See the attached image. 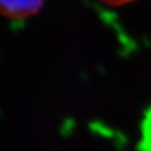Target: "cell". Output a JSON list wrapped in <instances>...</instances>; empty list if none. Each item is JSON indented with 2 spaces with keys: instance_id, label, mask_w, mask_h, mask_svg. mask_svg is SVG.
<instances>
[{
  "instance_id": "cell-1",
  "label": "cell",
  "mask_w": 151,
  "mask_h": 151,
  "mask_svg": "<svg viewBox=\"0 0 151 151\" xmlns=\"http://www.w3.org/2000/svg\"><path fill=\"white\" fill-rule=\"evenodd\" d=\"M45 0H0V13L11 19H25L38 13Z\"/></svg>"
},
{
  "instance_id": "cell-2",
  "label": "cell",
  "mask_w": 151,
  "mask_h": 151,
  "mask_svg": "<svg viewBox=\"0 0 151 151\" xmlns=\"http://www.w3.org/2000/svg\"><path fill=\"white\" fill-rule=\"evenodd\" d=\"M100 1L107 4V5H111V6H120V5H125V4H129L133 0H100Z\"/></svg>"
}]
</instances>
